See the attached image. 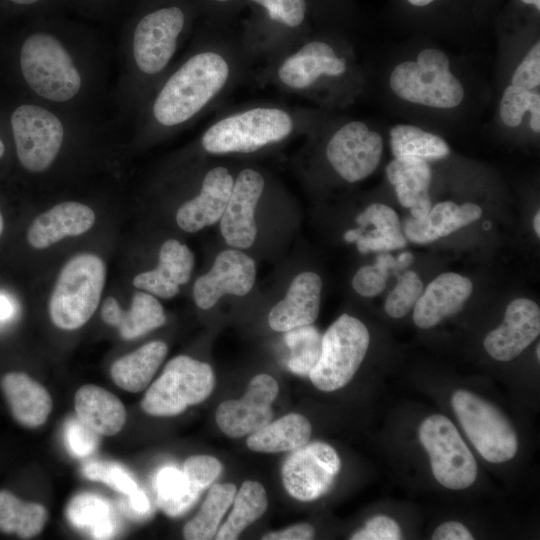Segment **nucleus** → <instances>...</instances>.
<instances>
[{
  "label": "nucleus",
  "instance_id": "obj_48",
  "mask_svg": "<svg viewBox=\"0 0 540 540\" xmlns=\"http://www.w3.org/2000/svg\"><path fill=\"white\" fill-rule=\"evenodd\" d=\"M314 528L308 523H299L286 529L265 534L264 540H308L314 536Z\"/></svg>",
  "mask_w": 540,
  "mask_h": 540
},
{
  "label": "nucleus",
  "instance_id": "obj_23",
  "mask_svg": "<svg viewBox=\"0 0 540 540\" xmlns=\"http://www.w3.org/2000/svg\"><path fill=\"white\" fill-rule=\"evenodd\" d=\"M94 221V211L87 205L63 202L33 220L27 231V240L32 247L45 249L65 237L87 232Z\"/></svg>",
  "mask_w": 540,
  "mask_h": 540
},
{
  "label": "nucleus",
  "instance_id": "obj_19",
  "mask_svg": "<svg viewBox=\"0 0 540 540\" xmlns=\"http://www.w3.org/2000/svg\"><path fill=\"white\" fill-rule=\"evenodd\" d=\"M472 291L473 284L466 276L453 272L437 276L428 284L413 307L415 325L421 329H429L458 313Z\"/></svg>",
  "mask_w": 540,
  "mask_h": 540
},
{
  "label": "nucleus",
  "instance_id": "obj_16",
  "mask_svg": "<svg viewBox=\"0 0 540 540\" xmlns=\"http://www.w3.org/2000/svg\"><path fill=\"white\" fill-rule=\"evenodd\" d=\"M264 179L253 169L242 170L234 180L227 206L220 218V230L229 246L249 248L255 241V209L263 193Z\"/></svg>",
  "mask_w": 540,
  "mask_h": 540
},
{
  "label": "nucleus",
  "instance_id": "obj_22",
  "mask_svg": "<svg viewBox=\"0 0 540 540\" xmlns=\"http://www.w3.org/2000/svg\"><path fill=\"white\" fill-rule=\"evenodd\" d=\"M194 255L185 245L175 239L165 241L159 252L158 266L136 275L133 285L163 299L174 297L179 286L190 279Z\"/></svg>",
  "mask_w": 540,
  "mask_h": 540
},
{
  "label": "nucleus",
  "instance_id": "obj_38",
  "mask_svg": "<svg viewBox=\"0 0 540 540\" xmlns=\"http://www.w3.org/2000/svg\"><path fill=\"white\" fill-rule=\"evenodd\" d=\"M284 339L291 350L288 368L297 375L308 376L320 357L322 335L311 324L286 331Z\"/></svg>",
  "mask_w": 540,
  "mask_h": 540
},
{
  "label": "nucleus",
  "instance_id": "obj_46",
  "mask_svg": "<svg viewBox=\"0 0 540 540\" xmlns=\"http://www.w3.org/2000/svg\"><path fill=\"white\" fill-rule=\"evenodd\" d=\"M511 85L533 90L540 85V43L537 41L515 69Z\"/></svg>",
  "mask_w": 540,
  "mask_h": 540
},
{
  "label": "nucleus",
  "instance_id": "obj_13",
  "mask_svg": "<svg viewBox=\"0 0 540 540\" xmlns=\"http://www.w3.org/2000/svg\"><path fill=\"white\" fill-rule=\"evenodd\" d=\"M382 153L381 135L362 121H351L341 126L326 147L331 166L351 183L372 174L380 163Z\"/></svg>",
  "mask_w": 540,
  "mask_h": 540
},
{
  "label": "nucleus",
  "instance_id": "obj_18",
  "mask_svg": "<svg viewBox=\"0 0 540 540\" xmlns=\"http://www.w3.org/2000/svg\"><path fill=\"white\" fill-rule=\"evenodd\" d=\"M234 179L227 168L218 166L205 175L200 193L183 203L176 213L178 226L190 233L197 232L220 220L227 206Z\"/></svg>",
  "mask_w": 540,
  "mask_h": 540
},
{
  "label": "nucleus",
  "instance_id": "obj_5",
  "mask_svg": "<svg viewBox=\"0 0 540 540\" xmlns=\"http://www.w3.org/2000/svg\"><path fill=\"white\" fill-rule=\"evenodd\" d=\"M20 66L29 87L48 100L67 101L81 87V76L71 56L50 34L35 33L25 40Z\"/></svg>",
  "mask_w": 540,
  "mask_h": 540
},
{
  "label": "nucleus",
  "instance_id": "obj_15",
  "mask_svg": "<svg viewBox=\"0 0 540 540\" xmlns=\"http://www.w3.org/2000/svg\"><path fill=\"white\" fill-rule=\"evenodd\" d=\"M254 260L247 254L227 249L220 252L212 268L200 276L193 287V297L201 309H209L225 294L246 295L255 282Z\"/></svg>",
  "mask_w": 540,
  "mask_h": 540
},
{
  "label": "nucleus",
  "instance_id": "obj_49",
  "mask_svg": "<svg viewBox=\"0 0 540 540\" xmlns=\"http://www.w3.org/2000/svg\"><path fill=\"white\" fill-rule=\"evenodd\" d=\"M473 538L468 529L457 521L442 523L432 534L433 540H471Z\"/></svg>",
  "mask_w": 540,
  "mask_h": 540
},
{
  "label": "nucleus",
  "instance_id": "obj_7",
  "mask_svg": "<svg viewBox=\"0 0 540 540\" xmlns=\"http://www.w3.org/2000/svg\"><path fill=\"white\" fill-rule=\"evenodd\" d=\"M211 366L186 355L176 356L145 393L141 407L152 416H175L204 401L213 391Z\"/></svg>",
  "mask_w": 540,
  "mask_h": 540
},
{
  "label": "nucleus",
  "instance_id": "obj_2",
  "mask_svg": "<svg viewBox=\"0 0 540 540\" xmlns=\"http://www.w3.org/2000/svg\"><path fill=\"white\" fill-rule=\"evenodd\" d=\"M106 279V266L97 255L82 253L61 269L49 300L51 321L60 329L83 326L96 311Z\"/></svg>",
  "mask_w": 540,
  "mask_h": 540
},
{
  "label": "nucleus",
  "instance_id": "obj_43",
  "mask_svg": "<svg viewBox=\"0 0 540 540\" xmlns=\"http://www.w3.org/2000/svg\"><path fill=\"white\" fill-rule=\"evenodd\" d=\"M396 260L388 253L380 254L374 265L358 269L352 279L354 290L363 297H375L385 288L389 269L395 267Z\"/></svg>",
  "mask_w": 540,
  "mask_h": 540
},
{
  "label": "nucleus",
  "instance_id": "obj_29",
  "mask_svg": "<svg viewBox=\"0 0 540 540\" xmlns=\"http://www.w3.org/2000/svg\"><path fill=\"white\" fill-rule=\"evenodd\" d=\"M356 222L362 230L369 225L375 228L363 232L356 240L357 249L362 254L370 251H390L406 246L397 213L389 206L381 203L369 205L356 217Z\"/></svg>",
  "mask_w": 540,
  "mask_h": 540
},
{
  "label": "nucleus",
  "instance_id": "obj_56",
  "mask_svg": "<svg viewBox=\"0 0 540 540\" xmlns=\"http://www.w3.org/2000/svg\"><path fill=\"white\" fill-rule=\"evenodd\" d=\"M411 5H414V6H418V7H422V6H426V5H429L430 3H432L433 1L435 0H407Z\"/></svg>",
  "mask_w": 540,
  "mask_h": 540
},
{
  "label": "nucleus",
  "instance_id": "obj_21",
  "mask_svg": "<svg viewBox=\"0 0 540 540\" xmlns=\"http://www.w3.org/2000/svg\"><path fill=\"white\" fill-rule=\"evenodd\" d=\"M322 280L314 272L298 274L291 282L286 296L269 312V326L278 332L311 325L320 308Z\"/></svg>",
  "mask_w": 540,
  "mask_h": 540
},
{
  "label": "nucleus",
  "instance_id": "obj_45",
  "mask_svg": "<svg viewBox=\"0 0 540 540\" xmlns=\"http://www.w3.org/2000/svg\"><path fill=\"white\" fill-rule=\"evenodd\" d=\"M97 435L78 418L71 419L66 425L67 446L76 457H85L94 452L98 445Z\"/></svg>",
  "mask_w": 540,
  "mask_h": 540
},
{
  "label": "nucleus",
  "instance_id": "obj_10",
  "mask_svg": "<svg viewBox=\"0 0 540 540\" xmlns=\"http://www.w3.org/2000/svg\"><path fill=\"white\" fill-rule=\"evenodd\" d=\"M17 156L31 172L46 170L56 158L64 137L60 120L37 105H21L11 116Z\"/></svg>",
  "mask_w": 540,
  "mask_h": 540
},
{
  "label": "nucleus",
  "instance_id": "obj_24",
  "mask_svg": "<svg viewBox=\"0 0 540 540\" xmlns=\"http://www.w3.org/2000/svg\"><path fill=\"white\" fill-rule=\"evenodd\" d=\"M481 215L482 209L474 203L458 205L443 201L431 207L421 219L408 218L403 226V234L410 242L427 244L471 224Z\"/></svg>",
  "mask_w": 540,
  "mask_h": 540
},
{
  "label": "nucleus",
  "instance_id": "obj_61",
  "mask_svg": "<svg viewBox=\"0 0 540 540\" xmlns=\"http://www.w3.org/2000/svg\"><path fill=\"white\" fill-rule=\"evenodd\" d=\"M536 356H537V359L539 361L540 360V345L539 344L536 347Z\"/></svg>",
  "mask_w": 540,
  "mask_h": 540
},
{
  "label": "nucleus",
  "instance_id": "obj_1",
  "mask_svg": "<svg viewBox=\"0 0 540 540\" xmlns=\"http://www.w3.org/2000/svg\"><path fill=\"white\" fill-rule=\"evenodd\" d=\"M230 65L216 51H203L185 61L162 87L153 105L162 125L182 124L204 108L226 85Z\"/></svg>",
  "mask_w": 540,
  "mask_h": 540
},
{
  "label": "nucleus",
  "instance_id": "obj_54",
  "mask_svg": "<svg viewBox=\"0 0 540 540\" xmlns=\"http://www.w3.org/2000/svg\"><path fill=\"white\" fill-rule=\"evenodd\" d=\"M412 259H413V256L411 253H408V252L402 253L398 257L395 266L405 267L412 261Z\"/></svg>",
  "mask_w": 540,
  "mask_h": 540
},
{
  "label": "nucleus",
  "instance_id": "obj_44",
  "mask_svg": "<svg viewBox=\"0 0 540 540\" xmlns=\"http://www.w3.org/2000/svg\"><path fill=\"white\" fill-rule=\"evenodd\" d=\"M222 469V464L217 458L194 455L185 460L182 471L193 485L203 491L218 478Z\"/></svg>",
  "mask_w": 540,
  "mask_h": 540
},
{
  "label": "nucleus",
  "instance_id": "obj_12",
  "mask_svg": "<svg viewBox=\"0 0 540 540\" xmlns=\"http://www.w3.org/2000/svg\"><path fill=\"white\" fill-rule=\"evenodd\" d=\"M186 21L187 13L179 5L163 6L140 18L133 34V54L142 72L156 74L165 68Z\"/></svg>",
  "mask_w": 540,
  "mask_h": 540
},
{
  "label": "nucleus",
  "instance_id": "obj_3",
  "mask_svg": "<svg viewBox=\"0 0 540 540\" xmlns=\"http://www.w3.org/2000/svg\"><path fill=\"white\" fill-rule=\"evenodd\" d=\"M389 85L400 99L433 108H455L465 95L462 83L450 70L448 56L436 48H425L416 61L396 65Z\"/></svg>",
  "mask_w": 540,
  "mask_h": 540
},
{
  "label": "nucleus",
  "instance_id": "obj_47",
  "mask_svg": "<svg viewBox=\"0 0 540 540\" xmlns=\"http://www.w3.org/2000/svg\"><path fill=\"white\" fill-rule=\"evenodd\" d=\"M402 533L398 523L385 515H377L369 519L365 526L355 532L352 540H399Z\"/></svg>",
  "mask_w": 540,
  "mask_h": 540
},
{
  "label": "nucleus",
  "instance_id": "obj_9",
  "mask_svg": "<svg viewBox=\"0 0 540 540\" xmlns=\"http://www.w3.org/2000/svg\"><path fill=\"white\" fill-rule=\"evenodd\" d=\"M419 440L429 455L432 473L444 487L462 490L477 477V463L454 424L444 415L427 417Z\"/></svg>",
  "mask_w": 540,
  "mask_h": 540
},
{
  "label": "nucleus",
  "instance_id": "obj_55",
  "mask_svg": "<svg viewBox=\"0 0 540 540\" xmlns=\"http://www.w3.org/2000/svg\"><path fill=\"white\" fill-rule=\"evenodd\" d=\"M533 228L536 233V235L540 236V213L539 211L536 212L533 218Z\"/></svg>",
  "mask_w": 540,
  "mask_h": 540
},
{
  "label": "nucleus",
  "instance_id": "obj_40",
  "mask_svg": "<svg viewBox=\"0 0 540 540\" xmlns=\"http://www.w3.org/2000/svg\"><path fill=\"white\" fill-rule=\"evenodd\" d=\"M246 1V0H245ZM257 11L259 18L265 22L296 30L300 28L307 17V0H247Z\"/></svg>",
  "mask_w": 540,
  "mask_h": 540
},
{
  "label": "nucleus",
  "instance_id": "obj_42",
  "mask_svg": "<svg viewBox=\"0 0 540 540\" xmlns=\"http://www.w3.org/2000/svg\"><path fill=\"white\" fill-rule=\"evenodd\" d=\"M84 477L92 481L103 482L111 489L126 494L128 497L138 490L132 475L118 463L93 461L82 468Z\"/></svg>",
  "mask_w": 540,
  "mask_h": 540
},
{
  "label": "nucleus",
  "instance_id": "obj_31",
  "mask_svg": "<svg viewBox=\"0 0 540 540\" xmlns=\"http://www.w3.org/2000/svg\"><path fill=\"white\" fill-rule=\"evenodd\" d=\"M389 142L395 158H418L428 162L444 159L450 154V147L442 137L410 124L392 127Z\"/></svg>",
  "mask_w": 540,
  "mask_h": 540
},
{
  "label": "nucleus",
  "instance_id": "obj_4",
  "mask_svg": "<svg viewBox=\"0 0 540 540\" xmlns=\"http://www.w3.org/2000/svg\"><path fill=\"white\" fill-rule=\"evenodd\" d=\"M294 121L283 109L256 107L220 119L202 136L211 154L250 153L278 143L293 131Z\"/></svg>",
  "mask_w": 540,
  "mask_h": 540
},
{
  "label": "nucleus",
  "instance_id": "obj_37",
  "mask_svg": "<svg viewBox=\"0 0 540 540\" xmlns=\"http://www.w3.org/2000/svg\"><path fill=\"white\" fill-rule=\"evenodd\" d=\"M66 513L75 527L89 531L94 538H108L112 534L110 507L97 495L83 493L75 496Z\"/></svg>",
  "mask_w": 540,
  "mask_h": 540
},
{
  "label": "nucleus",
  "instance_id": "obj_59",
  "mask_svg": "<svg viewBox=\"0 0 540 540\" xmlns=\"http://www.w3.org/2000/svg\"><path fill=\"white\" fill-rule=\"evenodd\" d=\"M4 152H5V146L0 139V158L3 156Z\"/></svg>",
  "mask_w": 540,
  "mask_h": 540
},
{
  "label": "nucleus",
  "instance_id": "obj_28",
  "mask_svg": "<svg viewBox=\"0 0 540 540\" xmlns=\"http://www.w3.org/2000/svg\"><path fill=\"white\" fill-rule=\"evenodd\" d=\"M167 352L163 341L149 342L117 359L110 368L111 378L125 391L140 392L150 383Z\"/></svg>",
  "mask_w": 540,
  "mask_h": 540
},
{
  "label": "nucleus",
  "instance_id": "obj_60",
  "mask_svg": "<svg viewBox=\"0 0 540 540\" xmlns=\"http://www.w3.org/2000/svg\"><path fill=\"white\" fill-rule=\"evenodd\" d=\"M3 227H4V224H3V218H2V215L0 213V236L2 234V231H3Z\"/></svg>",
  "mask_w": 540,
  "mask_h": 540
},
{
  "label": "nucleus",
  "instance_id": "obj_57",
  "mask_svg": "<svg viewBox=\"0 0 540 540\" xmlns=\"http://www.w3.org/2000/svg\"><path fill=\"white\" fill-rule=\"evenodd\" d=\"M9 1L11 3H13V4H16V5L27 6V5L35 4V3L39 2L40 0H9Z\"/></svg>",
  "mask_w": 540,
  "mask_h": 540
},
{
  "label": "nucleus",
  "instance_id": "obj_27",
  "mask_svg": "<svg viewBox=\"0 0 540 540\" xmlns=\"http://www.w3.org/2000/svg\"><path fill=\"white\" fill-rule=\"evenodd\" d=\"M77 418L98 435L113 436L126 421L122 402L108 390L93 384L80 387L75 393Z\"/></svg>",
  "mask_w": 540,
  "mask_h": 540
},
{
  "label": "nucleus",
  "instance_id": "obj_17",
  "mask_svg": "<svg viewBox=\"0 0 540 540\" xmlns=\"http://www.w3.org/2000/svg\"><path fill=\"white\" fill-rule=\"evenodd\" d=\"M540 333V309L536 302L517 298L506 308L503 323L484 339L486 352L495 360L519 356Z\"/></svg>",
  "mask_w": 540,
  "mask_h": 540
},
{
  "label": "nucleus",
  "instance_id": "obj_36",
  "mask_svg": "<svg viewBox=\"0 0 540 540\" xmlns=\"http://www.w3.org/2000/svg\"><path fill=\"white\" fill-rule=\"evenodd\" d=\"M202 490L193 485L183 471L165 467L156 477V495L159 508L170 517H177L190 509Z\"/></svg>",
  "mask_w": 540,
  "mask_h": 540
},
{
  "label": "nucleus",
  "instance_id": "obj_51",
  "mask_svg": "<svg viewBox=\"0 0 540 540\" xmlns=\"http://www.w3.org/2000/svg\"><path fill=\"white\" fill-rule=\"evenodd\" d=\"M128 498L133 511L138 514L147 513V511L149 510V501L143 491L138 489Z\"/></svg>",
  "mask_w": 540,
  "mask_h": 540
},
{
  "label": "nucleus",
  "instance_id": "obj_34",
  "mask_svg": "<svg viewBox=\"0 0 540 540\" xmlns=\"http://www.w3.org/2000/svg\"><path fill=\"white\" fill-rule=\"evenodd\" d=\"M236 486L231 483L214 484L198 513L183 528V536L188 540H208L214 538L218 526L233 502Z\"/></svg>",
  "mask_w": 540,
  "mask_h": 540
},
{
  "label": "nucleus",
  "instance_id": "obj_41",
  "mask_svg": "<svg viewBox=\"0 0 540 540\" xmlns=\"http://www.w3.org/2000/svg\"><path fill=\"white\" fill-rule=\"evenodd\" d=\"M422 292L423 283L419 276L413 271L404 272L385 300V312L395 319L404 317L414 307Z\"/></svg>",
  "mask_w": 540,
  "mask_h": 540
},
{
  "label": "nucleus",
  "instance_id": "obj_30",
  "mask_svg": "<svg viewBox=\"0 0 540 540\" xmlns=\"http://www.w3.org/2000/svg\"><path fill=\"white\" fill-rule=\"evenodd\" d=\"M311 431V424L306 417L290 413L251 433L246 444L256 452L290 451L307 444Z\"/></svg>",
  "mask_w": 540,
  "mask_h": 540
},
{
  "label": "nucleus",
  "instance_id": "obj_33",
  "mask_svg": "<svg viewBox=\"0 0 540 540\" xmlns=\"http://www.w3.org/2000/svg\"><path fill=\"white\" fill-rule=\"evenodd\" d=\"M232 504L230 515L215 535L217 540L237 539L243 530L265 513L268 498L261 483L247 480L236 491Z\"/></svg>",
  "mask_w": 540,
  "mask_h": 540
},
{
  "label": "nucleus",
  "instance_id": "obj_14",
  "mask_svg": "<svg viewBox=\"0 0 540 540\" xmlns=\"http://www.w3.org/2000/svg\"><path fill=\"white\" fill-rule=\"evenodd\" d=\"M278 391V383L272 376L256 375L240 399L226 400L218 406L215 414L218 427L231 438L259 430L273 418L272 403Z\"/></svg>",
  "mask_w": 540,
  "mask_h": 540
},
{
  "label": "nucleus",
  "instance_id": "obj_50",
  "mask_svg": "<svg viewBox=\"0 0 540 540\" xmlns=\"http://www.w3.org/2000/svg\"><path fill=\"white\" fill-rule=\"evenodd\" d=\"M240 0H203V5L212 16L228 15L238 5Z\"/></svg>",
  "mask_w": 540,
  "mask_h": 540
},
{
  "label": "nucleus",
  "instance_id": "obj_6",
  "mask_svg": "<svg viewBox=\"0 0 540 540\" xmlns=\"http://www.w3.org/2000/svg\"><path fill=\"white\" fill-rule=\"evenodd\" d=\"M366 326L348 314L341 315L322 335L320 357L309 373L313 385L331 392L350 382L369 347Z\"/></svg>",
  "mask_w": 540,
  "mask_h": 540
},
{
  "label": "nucleus",
  "instance_id": "obj_52",
  "mask_svg": "<svg viewBox=\"0 0 540 540\" xmlns=\"http://www.w3.org/2000/svg\"><path fill=\"white\" fill-rule=\"evenodd\" d=\"M14 313V306L11 300L4 295H0V321L9 319Z\"/></svg>",
  "mask_w": 540,
  "mask_h": 540
},
{
  "label": "nucleus",
  "instance_id": "obj_8",
  "mask_svg": "<svg viewBox=\"0 0 540 540\" xmlns=\"http://www.w3.org/2000/svg\"><path fill=\"white\" fill-rule=\"evenodd\" d=\"M451 403L466 436L485 460L502 463L515 456L516 433L495 406L466 390L456 391Z\"/></svg>",
  "mask_w": 540,
  "mask_h": 540
},
{
  "label": "nucleus",
  "instance_id": "obj_25",
  "mask_svg": "<svg viewBox=\"0 0 540 540\" xmlns=\"http://www.w3.org/2000/svg\"><path fill=\"white\" fill-rule=\"evenodd\" d=\"M386 176L394 186L399 203L410 209L411 217L421 219L430 211L432 171L428 162L418 158H394L386 167Z\"/></svg>",
  "mask_w": 540,
  "mask_h": 540
},
{
  "label": "nucleus",
  "instance_id": "obj_32",
  "mask_svg": "<svg viewBox=\"0 0 540 540\" xmlns=\"http://www.w3.org/2000/svg\"><path fill=\"white\" fill-rule=\"evenodd\" d=\"M47 518L42 504L25 502L7 490L0 491V532L30 539L40 534Z\"/></svg>",
  "mask_w": 540,
  "mask_h": 540
},
{
  "label": "nucleus",
  "instance_id": "obj_20",
  "mask_svg": "<svg viewBox=\"0 0 540 540\" xmlns=\"http://www.w3.org/2000/svg\"><path fill=\"white\" fill-rule=\"evenodd\" d=\"M346 72L344 59L326 42L311 41L288 56L278 68V78L287 87L303 90L321 76H339Z\"/></svg>",
  "mask_w": 540,
  "mask_h": 540
},
{
  "label": "nucleus",
  "instance_id": "obj_58",
  "mask_svg": "<svg viewBox=\"0 0 540 540\" xmlns=\"http://www.w3.org/2000/svg\"><path fill=\"white\" fill-rule=\"evenodd\" d=\"M523 3L534 6L538 11L540 10V0H521Z\"/></svg>",
  "mask_w": 540,
  "mask_h": 540
},
{
  "label": "nucleus",
  "instance_id": "obj_35",
  "mask_svg": "<svg viewBox=\"0 0 540 540\" xmlns=\"http://www.w3.org/2000/svg\"><path fill=\"white\" fill-rule=\"evenodd\" d=\"M166 322L164 309L151 294L136 292L128 311L120 309L114 327L123 339L131 340L161 327Z\"/></svg>",
  "mask_w": 540,
  "mask_h": 540
},
{
  "label": "nucleus",
  "instance_id": "obj_39",
  "mask_svg": "<svg viewBox=\"0 0 540 540\" xmlns=\"http://www.w3.org/2000/svg\"><path fill=\"white\" fill-rule=\"evenodd\" d=\"M530 114V128L534 133L540 132V95L514 85L505 88L500 100L499 114L502 122L508 127L521 125L524 115Z\"/></svg>",
  "mask_w": 540,
  "mask_h": 540
},
{
  "label": "nucleus",
  "instance_id": "obj_53",
  "mask_svg": "<svg viewBox=\"0 0 540 540\" xmlns=\"http://www.w3.org/2000/svg\"><path fill=\"white\" fill-rule=\"evenodd\" d=\"M363 230L361 228L350 229L345 232L343 238L348 243L356 242V240L362 235Z\"/></svg>",
  "mask_w": 540,
  "mask_h": 540
},
{
  "label": "nucleus",
  "instance_id": "obj_26",
  "mask_svg": "<svg viewBox=\"0 0 540 540\" xmlns=\"http://www.w3.org/2000/svg\"><path fill=\"white\" fill-rule=\"evenodd\" d=\"M1 389L14 419L24 427L44 424L52 410L49 392L22 372H10L1 379Z\"/></svg>",
  "mask_w": 540,
  "mask_h": 540
},
{
  "label": "nucleus",
  "instance_id": "obj_11",
  "mask_svg": "<svg viewBox=\"0 0 540 540\" xmlns=\"http://www.w3.org/2000/svg\"><path fill=\"white\" fill-rule=\"evenodd\" d=\"M340 468L341 460L335 449L316 441L295 449L286 458L281 476L293 498L308 502L328 492Z\"/></svg>",
  "mask_w": 540,
  "mask_h": 540
}]
</instances>
